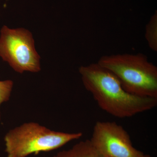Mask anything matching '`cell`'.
<instances>
[{
  "label": "cell",
  "mask_w": 157,
  "mask_h": 157,
  "mask_svg": "<svg viewBox=\"0 0 157 157\" xmlns=\"http://www.w3.org/2000/svg\"><path fill=\"white\" fill-rule=\"evenodd\" d=\"M13 86V82L12 80L0 81V107L2 103L9 101Z\"/></svg>",
  "instance_id": "obj_8"
},
{
  "label": "cell",
  "mask_w": 157,
  "mask_h": 157,
  "mask_svg": "<svg viewBox=\"0 0 157 157\" xmlns=\"http://www.w3.org/2000/svg\"><path fill=\"white\" fill-rule=\"evenodd\" d=\"M79 72L86 89L102 110L120 118L153 109L157 98L135 95L124 89L117 77L98 63L81 66Z\"/></svg>",
  "instance_id": "obj_1"
},
{
  "label": "cell",
  "mask_w": 157,
  "mask_h": 157,
  "mask_svg": "<svg viewBox=\"0 0 157 157\" xmlns=\"http://www.w3.org/2000/svg\"><path fill=\"white\" fill-rule=\"evenodd\" d=\"M145 39L149 48L157 52V16L155 14L147 24L145 28Z\"/></svg>",
  "instance_id": "obj_7"
},
{
  "label": "cell",
  "mask_w": 157,
  "mask_h": 157,
  "mask_svg": "<svg viewBox=\"0 0 157 157\" xmlns=\"http://www.w3.org/2000/svg\"><path fill=\"white\" fill-rule=\"evenodd\" d=\"M53 157H104L93 146L90 140L81 141L67 150L59 152Z\"/></svg>",
  "instance_id": "obj_6"
},
{
  "label": "cell",
  "mask_w": 157,
  "mask_h": 157,
  "mask_svg": "<svg viewBox=\"0 0 157 157\" xmlns=\"http://www.w3.org/2000/svg\"><path fill=\"white\" fill-rule=\"evenodd\" d=\"M98 63L114 74L128 92L157 98V67L144 55L104 56Z\"/></svg>",
  "instance_id": "obj_2"
},
{
  "label": "cell",
  "mask_w": 157,
  "mask_h": 157,
  "mask_svg": "<svg viewBox=\"0 0 157 157\" xmlns=\"http://www.w3.org/2000/svg\"><path fill=\"white\" fill-rule=\"evenodd\" d=\"M0 57L17 73H37L41 70L40 57L35 49L33 36L25 29L3 26L0 35Z\"/></svg>",
  "instance_id": "obj_4"
},
{
  "label": "cell",
  "mask_w": 157,
  "mask_h": 157,
  "mask_svg": "<svg viewBox=\"0 0 157 157\" xmlns=\"http://www.w3.org/2000/svg\"></svg>",
  "instance_id": "obj_9"
},
{
  "label": "cell",
  "mask_w": 157,
  "mask_h": 157,
  "mask_svg": "<svg viewBox=\"0 0 157 157\" xmlns=\"http://www.w3.org/2000/svg\"><path fill=\"white\" fill-rule=\"evenodd\" d=\"M82 136V132H56L37 123H25L7 133L6 151L7 157H27L57 149Z\"/></svg>",
  "instance_id": "obj_3"
},
{
  "label": "cell",
  "mask_w": 157,
  "mask_h": 157,
  "mask_svg": "<svg viewBox=\"0 0 157 157\" xmlns=\"http://www.w3.org/2000/svg\"><path fill=\"white\" fill-rule=\"evenodd\" d=\"M91 143L104 157H150L133 146L128 132L115 122L98 121Z\"/></svg>",
  "instance_id": "obj_5"
}]
</instances>
